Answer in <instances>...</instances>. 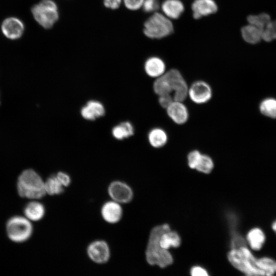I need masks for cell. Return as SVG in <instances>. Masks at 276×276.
<instances>
[{
	"mask_svg": "<svg viewBox=\"0 0 276 276\" xmlns=\"http://www.w3.org/2000/svg\"><path fill=\"white\" fill-rule=\"evenodd\" d=\"M134 134L132 125L127 121L123 122L115 126L112 129L113 136L119 140L129 137Z\"/></svg>",
	"mask_w": 276,
	"mask_h": 276,
	"instance_id": "7402d4cb",
	"label": "cell"
},
{
	"mask_svg": "<svg viewBox=\"0 0 276 276\" xmlns=\"http://www.w3.org/2000/svg\"><path fill=\"white\" fill-rule=\"evenodd\" d=\"M257 266L265 272V275L276 274V261L271 258L263 257L258 258Z\"/></svg>",
	"mask_w": 276,
	"mask_h": 276,
	"instance_id": "cb8c5ba5",
	"label": "cell"
},
{
	"mask_svg": "<svg viewBox=\"0 0 276 276\" xmlns=\"http://www.w3.org/2000/svg\"><path fill=\"white\" fill-rule=\"evenodd\" d=\"M46 194L51 196L61 194L64 191V187L58 179L56 175H51L44 181Z\"/></svg>",
	"mask_w": 276,
	"mask_h": 276,
	"instance_id": "603a6c76",
	"label": "cell"
},
{
	"mask_svg": "<svg viewBox=\"0 0 276 276\" xmlns=\"http://www.w3.org/2000/svg\"><path fill=\"white\" fill-rule=\"evenodd\" d=\"M271 228L273 231L276 233V220L274 221L272 223Z\"/></svg>",
	"mask_w": 276,
	"mask_h": 276,
	"instance_id": "8d00e7d4",
	"label": "cell"
},
{
	"mask_svg": "<svg viewBox=\"0 0 276 276\" xmlns=\"http://www.w3.org/2000/svg\"><path fill=\"white\" fill-rule=\"evenodd\" d=\"M249 24L262 29L271 20L270 15L266 13H262L257 15H250L247 18Z\"/></svg>",
	"mask_w": 276,
	"mask_h": 276,
	"instance_id": "4316f807",
	"label": "cell"
},
{
	"mask_svg": "<svg viewBox=\"0 0 276 276\" xmlns=\"http://www.w3.org/2000/svg\"><path fill=\"white\" fill-rule=\"evenodd\" d=\"M260 109L262 114L272 118H276V100L268 98L260 104Z\"/></svg>",
	"mask_w": 276,
	"mask_h": 276,
	"instance_id": "484cf974",
	"label": "cell"
},
{
	"mask_svg": "<svg viewBox=\"0 0 276 276\" xmlns=\"http://www.w3.org/2000/svg\"><path fill=\"white\" fill-rule=\"evenodd\" d=\"M241 32L243 39L248 43L256 44L262 39V30L252 25L243 26Z\"/></svg>",
	"mask_w": 276,
	"mask_h": 276,
	"instance_id": "d6986e66",
	"label": "cell"
},
{
	"mask_svg": "<svg viewBox=\"0 0 276 276\" xmlns=\"http://www.w3.org/2000/svg\"><path fill=\"white\" fill-rule=\"evenodd\" d=\"M9 239L15 243H22L28 240L33 233L31 221L26 217L15 216L10 218L6 226Z\"/></svg>",
	"mask_w": 276,
	"mask_h": 276,
	"instance_id": "8992f818",
	"label": "cell"
},
{
	"mask_svg": "<svg viewBox=\"0 0 276 276\" xmlns=\"http://www.w3.org/2000/svg\"><path fill=\"white\" fill-rule=\"evenodd\" d=\"M122 0H104V6L111 9H118L121 5Z\"/></svg>",
	"mask_w": 276,
	"mask_h": 276,
	"instance_id": "e575fe53",
	"label": "cell"
},
{
	"mask_svg": "<svg viewBox=\"0 0 276 276\" xmlns=\"http://www.w3.org/2000/svg\"><path fill=\"white\" fill-rule=\"evenodd\" d=\"M1 30L6 37L15 40L21 37L25 31V26L19 18L10 17L4 20L1 25Z\"/></svg>",
	"mask_w": 276,
	"mask_h": 276,
	"instance_id": "30bf717a",
	"label": "cell"
},
{
	"mask_svg": "<svg viewBox=\"0 0 276 276\" xmlns=\"http://www.w3.org/2000/svg\"><path fill=\"white\" fill-rule=\"evenodd\" d=\"M227 258L235 268L246 275H265V272L257 266V258L245 246L232 248Z\"/></svg>",
	"mask_w": 276,
	"mask_h": 276,
	"instance_id": "3957f363",
	"label": "cell"
},
{
	"mask_svg": "<svg viewBox=\"0 0 276 276\" xmlns=\"http://www.w3.org/2000/svg\"><path fill=\"white\" fill-rule=\"evenodd\" d=\"M101 214L103 220L110 224L119 222L123 216L120 203L113 200L105 202L101 207Z\"/></svg>",
	"mask_w": 276,
	"mask_h": 276,
	"instance_id": "8fae6325",
	"label": "cell"
},
{
	"mask_svg": "<svg viewBox=\"0 0 276 276\" xmlns=\"http://www.w3.org/2000/svg\"><path fill=\"white\" fill-rule=\"evenodd\" d=\"M159 7L158 0H144L142 7L146 12H152L156 11Z\"/></svg>",
	"mask_w": 276,
	"mask_h": 276,
	"instance_id": "4dcf8cb0",
	"label": "cell"
},
{
	"mask_svg": "<svg viewBox=\"0 0 276 276\" xmlns=\"http://www.w3.org/2000/svg\"><path fill=\"white\" fill-rule=\"evenodd\" d=\"M16 186L18 194L21 197L36 200L46 195L44 181L40 175L32 169H26L19 174Z\"/></svg>",
	"mask_w": 276,
	"mask_h": 276,
	"instance_id": "7a4b0ae2",
	"label": "cell"
},
{
	"mask_svg": "<svg viewBox=\"0 0 276 276\" xmlns=\"http://www.w3.org/2000/svg\"><path fill=\"white\" fill-rule=\"evenodd\" d=\"M36 22L44 29L52 28L59 18L58 7L53 0H42L31 8Z\"/></svg>",
	"mask_w": 276,
	"mask_h": 276,
	"instance_id": "5b68a950",
	"label": "cell"
},
{
	"mask_svg": "<svg viewBox=\"0 0 276 276\" xmlns=\"http://www.w3.org/2000/svg\"><path fill=\"white\" fill-rule=\"evenodd\" d=\"M165 15L170 19L178 18L185 10V6L180 0H165L161 6Z\"/></svg>",
	"mask_w": 276,
	"mask_h": 276,
	"instance_id": "9a60e30c",
	"label": "cell"
},
{
	"mask_svg": "<svg viewBox=\"0 0 276 276\" xmlns=\"http://www.w3.org/2000/svg\"><path fill=\"white\" fill-rule=\"evenodd\" d=\"M173 30V25L170 18L159 12L154 13L144 23V33L152 39L165 37Z\"/></svg>",
	"mask_w": 276,
	"mask_h": 276,
	"instance_id": "277c9868",
	"label": "cell"
},
{
	"mask_svg": "<svg viewBox=\"0 0 276 276\" xmlns=\"http://www.w3.org/2000/svg\"><path fill=\"white\" fill-rule=\"evenodd\" d=\"M191 8L195 19L212 14L218 10V6L214 0H195Z\"/></svg>",
	"mask_w": 276,
	"mask_h": 276,
	"instance_id": "7c38bea8",
	"label": "cell"
},
{
	"mask_svg": "<svg viewBox=\"0 0 276 276\" xmlns=\"http://www.w3.org/2000/svg\"><path fill=\"white\" fill-rule=\"evenodd\" d=\"M201 155L200 152L196 150L192 151L189 153L188 162L190 168L195 169Z\"/></svg>",
	"mask_w": 276,
	"mask_h": 276,
	"instance_id": "f546056e",
	"label": "cell"
},
{
	"mask_svg": "<svg viewBox=\"0 0 276 276\" xmlns=\"http://www.w3.org/2000/svg\"><path fill=\"white\" fill-rule=\"evenodd\" d=\"M56 176L64 187H67L71 185V178L67 173L60 171L56 174Z\"/></svg>",
	"mask_w": 276,
	"mask_h": 276,
	"instance_id": "d6a6232c",
	"label": "cell"
},
{
	"mask_svg": "<svg viewBox=\"0 0 276 276\" xmlns=\"http://www.w3.org/2000/svg\"><path fill=\"white\" fill-rule=\"evenodd\" d=\"M170 230L168 224L156 226L151 229L145 251L146 260L149 265L164 268L173 263L171 254L162 248L159 242L161 235Z\"/></svg>",
	"mask_w": 276,
	"mask_h": 276,
	"instance_id": "6da1fadb",
	"label": "cell"
},
{
	"mask_svg": "<svg viewBox=\"0 0 276 276\" xmlns=\"http://www.w3.org/2000/svg\"><path fill=\"white\" fill-rule=\"evenodd\" d=\"M159 96V103L164 108H167L174 101L173 97L171 94H165Z\"/></svg>",
	"mask_w": 276,
	"mask_h": 276,
	"instance_id": "836d02e7",
	"label": "cell"
},
{
	"mask_svg": "<svg viewBox=\"0 0 276 276\" xmlns=\"http://www.w3.org/2000/svg\"><path fill=\"white\" fill-rule=\"evenodd\" d=\"M103 105L99 101L90 100L81 110L82 117L87 120H95L105 114Z\"/></svg>",
	"mask_w": 276,
	"mask_h": 276,
	"instance_id": "5bb4252c",
	"label": "cell"
},
{
	"mask_svg": "<svg viewBox=\"0 0 276 276\" xmlns=\"http://www.w3.org/2000/svg\"><path fill=\"white\" fill-rule=\"evenodd\" d=\"M246 239L250 248L254 250H259L263 247L266 237L264 232L259 227L251 229L246 235Z\"/></svg>",
	"mask_w": 276,
	"mask_h": 276,
	"instance_id": "ac0fdd59",
	"label": "cell"
},
{
	"mask_svg": "<svg viewBox=\"0 0 276 276\" xmlns=\"http://www.w3.org/2000/svg\"><path fill=\"white\" fill-rule=\"evenodd\" d=\"M87 256L95 263H106L110 258V250L108 243L102 240H98L90 243L86 248Z\"/></svg>",
	"mask_w": 276,
	"mask_h": 276,
	"instance_id": "52a82bcc",
	"label": "cell"
},
{
	"mask_svg": "<svg viewBox=\"0 0 276 276\" xmlns=\"http://www.w3.org/2000/svg\"><path fill=\"white\" fill-rule=\"evenodd\" d=\"M144 0H123L125 7L130 10H137L142 7Z\"/></svg>",
	"mask_w": 276,
	"mask_h": 276,
	"instance_id": "1f68e13d",
	"label": "cell"
},
{
	"mask_svg": "<svg viewBox=\"0 0 276 276\" xmlns=\"http://www.w3.org/2000/svg\"><path fill=\"white\" fill-rule=\"evenodd\" d=\"M0 103H1V101H0Z\"/></svg>",
	"mask_w": 276,
	"mask_h": 276,
	"instance_id": "74e56055",
	"label": "cell"
},
{
	"mask_svg": "<svg viewBox=\"0 0 276 276\" xmlns=\"http://www.w3.org/2000/svg\"><path fill=\"white\" fill-rule=\"evenodd\" d=\"M180 238L174 231H168L163 233L159 238V245L164 249L168 250L171 246L177 247L180 244Z\"/></svg>",
	"mask_w": 276,
	"mask_h": 276,
	"instance_id": "ffe728a7",
	"label": "cell"
},
{
	"mask_svg": "<svg viewBox=\"0 0 276 276\" xmlns=\"http://www.w3.org/2000/svg\"><path fill=\"white\" fill-rule=\"evenodd\" d=\"M191 274L193 276H206L208 275L207 271L203 268L199 266L193 267L190 271Z\"/></svg>",
	"mask_w": 276,
	"mask_h": 276,
	"instance_id": "d590c367",
	"label": "cell"
},
{
	"mask_svg": "<svg viewBox=\"0 0 276 276\" xmlns=\"http://www.w3.org/2000/svg\"><path fill=\"white\" fill-rule=\"evenodd\" d=\"M214 163L208 155L202 154L199 158L195 169L203 173L209 174L213 170Z\"/></svg>",
	"mask_w": 276,
	"mask_h": 276,
	"instance_id": "83f0119b",
	"label": "cell"
},
{
	"mask_svg": "<svg viewBox=\"0 0 276 276\" xmlns=\"http://www.w3.org/2000/svg\"><path fill=\"white\" fill-rule=\"evenodd\" d=\"M45 208L40 202L32 201L28 203L25 207L24 213L25 217L30 221H37L41 220L45 215Z\"/></svg>",
	"mask_w": 276,
	"mask_h": 276,
	"instance_id": "e0dca14e",
	"label": "cell"
},
{
	"mask_svg": "<svg viewBox=\"0 0 276 276\" xmlns=\"http://www.w3.org/2000/svg\"><path fill=\"white\" fill-rule=\"evenodd\" d=\"M107 192L112 200L119 203H128L133 198L132 188L125 182L115 180L108 186Z\"/></svg>",
	"mask_w": 276,
	"mask_h": 276,
	"instance_id": "ba28073f",
	"label": "cell"
},
{
	"mask_svg": "<svg viewBox=\"0 0 276 276\" xmlns=\"http://www.w3.org/2000/svg\"><path fill=\"white\" fill-rule=\"evenodd\" d=\"M148 141L154 148H160L165 145L168 141V135L162 129L155 128L150 130L148 134Z\"/></svg>",
	"mask_w": 276,
	"mask_h": 276,
	"instance_id": "44dd1931",
	"label": "cell"
},
{
	"mask_svg": "<svg viewBox=\"0 0 276 276\" xmlns=\"http://www.w3.org/2000/svg\"><path fill=\"white\" fill-rule=\"evenodd\" d=\"M188 95L195 103L201 104L208 102L212 96V90L209 84L203 81L194 82L189 88Z\"/></svg>",
	"mask_w": 276,
	"mask_h": 276,
	"instance_id": "9c48e42d",
	"label": "cell"
},
{
	"mask_svg": "<svg viewBox=\"0 0 276 276\" xmlns=\"http://www.w3.org/2000/svg\"><path fill=\"white\" fill-rule=\"evenodd\" d=\"M182 102L174 101L166 108L169 117L175 123L179 125L185 123L189 118L187 108Z\"/></svg>",
	"mask_w": 276,
	"mask_h": 276,
	"instance_id": "4fadbf2b",
	"label": "cell"
},
{
	"mask_svg": "<svg viewBox=\"0 0 276 276\" xmlns=\"http://www.w3.org/2000/svg\"><path fill=\"white\" fill-rule=\"evenodd\" d=\"M154 92L158 96L171 94L172 93V88L164 74L157 78L153 83Z\"/></svg>",
	"mask_w": 276,
	"mask_h": 276,
	"instance_id": "d4e9b609",
	"label": "cell"
},
{
	"mask_svg": "<svg viewBox=\"0 0 276 276\" xmlns=\"http://www.w3.org/2000/svg\"><path fill=\"white\" fill-rule=\"evenodd\" d=\"M146 74L150 77L158 78L165 72L166 65L164 61L157 57H151L147 59L144 64Z\"/></svg>",
	"mask_w": 276,
	"mask_h": 276,
	"instance_id": "2e32d148",
	"label": "cell"
},
{
	"mask_svg": "<svg viewBox=\"0 0 276 276\" xmlns=\"http://www.w3.org/2000/svg\"><path fill=\"white\" fill-rule=\"evenodd\" d=\"M262 39L266 42L276 39V20H270L262 29Z\"/></svg>",
	"mask_w": 276,
	"mask_h": 276,
	"instance_id": "f1b7e54d",
	"label": "cell"
}]
</instances>
